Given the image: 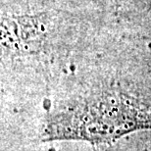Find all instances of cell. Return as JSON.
<instances>
[{
	"mask_svg": "<svg viewBox=\"0 0 151 151\" xmlns=\"http://www.w3.org/2000/svg\"><path fill=\"white\" fill-rule=\"evenodd\" d=\"M142 129H151V106L123 94H102L53 112L41 137L43 141L81 140L97 146Z\"/></svg>",
	"mask_w": 151,
	"mask_h": 151,
	"instance_id": "1",
	"label": "cell"
},
{
	"mask_svg": "<svg viewBox=\"0 0 151 151\" xmlns=\"http://www.w3.org/2000/svg\"><path fill=\"white\" fill-rule=\"evenodd\" d=\"M107 145H97V146H93L94 151H109L106 148Z\"/></svg>",
	"mask_w": 151,
	"mask_h": 151,
	"instance_id": "2",
	"label": "cell"
}]
</instances>
